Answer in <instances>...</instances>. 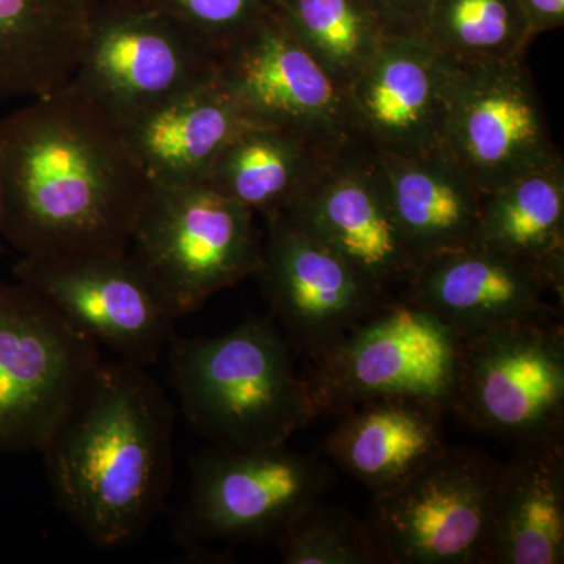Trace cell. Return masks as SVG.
I'll return each mask as SVG.
<instances>
[{
	"mask_svg": "<svg viewBox=\"0 0 564 564\" xmlns=\"http://www.w3.org/2000/svg\"><path fill=\"white\" fill-rule=\"evenodd\" d=\"M2 239L22 256L128 251L150 198L120 126L73 85L0 121Z\"/></svg>",
	"mask_w": 564,
	"mask_h": 564,
	"instance_id": "obj_1",
	"label": "cell"
},
{
	"mask_svg": "<svg viewBox=\"0 0 564 564\" xmlns=\"http://www.w3.org/2000/svg\"><path fill=\"white\" fill-rule=\"evenodd\" d=\"M173 403L147 367L101 361L41 452L58 507L90 543H133L161 513L173 474Z\"/></svg>",
	"mask_w": 564,
	"mask_h": 564,
	"instance_id": "obj_2",
	"label": "cell"
},
{
	"mask_svg": "<svg viewBox=\"0 0 564 564\" xmlns=\"http://www.w3.org/2000/svg\"><path fill=\"white\" fill-rule=\"evenodd\" d=\"M166 356L182 413L212 445L288 444L317 417L291 344L272 318H247L220 336L174 337Z\"/></svg>",
	"mask_w": 564,
	"mask_h": 564,
	"instance_id": "obj_3",
	"label": "cell"
},
{
	"mask_svg": "<svg viewBox=\"0 0 564 564\" xmlns=\"http://www.w3.org/2000/svg\"><path fill=\"white\" fill-rule=\"evenodd\" d=\"M128 251L180 321L254 276L262 234L251 210L209 185H152Z\"/></svg>",
	"mask_w": 564,
	"mask_h": 564,
	"instance_id": "obj_4",
	"label": "cell"
},
{
	"mask_svg": "<svg viewBox=\"0 0 564 564\" xmlns=\"http://www.w3.org/2000/svg\"><path fill=\"white\" fill-rule=\"evenodd\" d=\"M99 345L20 281L0 284V452H43L101 364Z\"/></svg>",
	"mask_w": 564,
	"mask_h": 564,
	"instance_id": "obj_5",
	"label": "cell"
},
{
	"mask_svg": "<svg viewBox=\"0 0 564 564\" xmlns=\"http://www.w3.org/2000/svg\"><path fill=\"white\" fill-rule=\"evenodd\" d=\"M462 340L399 295L315 356L306 378L315 414H340L367 400L410 397L451 411Z\"/></svg>",
	"mask_w": 564,
	"mask_h": 564,
	"instance_id": "obj_6",
	"label": "cell"
},
{
	"mask_svg": "<svg viewBox=\"0 0 564 564\" xmlns=\"http://www.w3.org/2000/svg\"><path fill=\"white\" fill-rule=\"evenodd\" d=\"M218 50L154 6L96 9L69 84L128 124L214 80Z\"/></svg>",
	"mask_w": 564,
	"mask_h": 564,
	"instance_id": "obj_7",
	"label": "cell"
},
{
	"mask_svg": "<svg viewBox=\"0 0 564 564\" xmlns=\"http://www.w3.org/2000/svg\"><path fill=\"white\" fill-rule=\"evenodd\" d=\"M500 473L488 455L447 445L404 484L373 496L366 524L381 562L488 564Z\"/></svg>",
	"mask_w": 564,
	"mask_h": 564,
	"instance_id": "obj_8",
	"label": "cell"
},
{
	"mask_svg": "<svg viewBox=\"0 0 564 564\" xmlns=\"http://www.w3.org/2000/svg\"><path fill=\"white\" fill-rule=\"evenodd\" d=\"M333 473L288 444L261 448L212 445L192 462L191 489L177 518L185 547L212 541H263L284 532L329 488Z\"/></svg>",
	"mask_w": 564,
	"mask_h": 564,
	"instance_id": "obj_9",
	"label": "cell"
},
{
	"mask_svg": "<svg viewBox=\"0 0 564 564\" xmlns=\"http://www.w3.org/2000/svg\"><path fill=\"white\" fill-rule=\"evenodd\" d=\"M214 82L252 126L300 133L333 154L367 147L347 93L273 10L218 50Z\"/></svg>",
	"mask_w": 564,
	"mask_h": 564,
	"instance_id": "obj_10",
	"label": "cell"
},
{
	"mask_svg": "<svg viewBox=\"0 0 564 564\" xmlns=\"http://www.w3.org/2000/svg\"><path fill=\"white\" fill-rule=\"evenodd\" d=\"M451 411L492 436L563 432V322H518L462 339Z\"/></svg>",
	"mask_w": 564,
	"mask_h": 564,
	"instance_id": "obj_11",
	"label": "cell"
},
{
	"mask_svg": "<svg viewBox=\"0 0 564 564\" xmlns=\"http://www.w3.org/2000/svg\"><path fill=\"white\" fill-rule=\"evenodd\" d=\"M13 274L121 361L152 366L176 337L177 318L129 251L22 256Z\"/></svg>",
	"mask_w": 564,
	"mask_h": 564,
	"instance_id": "obj_12",
	"label": "cell"
},
{
	"mask_svg": "<svg viewBox=\"0 0 564 564\" xmlns=\"http://www.w3.org/2000/svg\"><path fill=\"white\" fill-rule=\"evenodd\" d=\"M441 150L484 193L562 158L524 58L455 63Z\"/></svg>",
	"mask_w": 564,
	"mask_h": 564,
	"instance_id": "obj_13",
	"label": "cell"
},
{
	"mask_svg": "<svg viewBox=\"0 0 564 564\" xmlns=\"http://www.w3.org/2000/svg\"><path fill=\"white\" fill-rule=\"evenodd\" d=\"M265 226L254 278L288 343L310 358L395 299L285 215Z\"/></svg>",
	"mask_w": 564,
	"mask_h": 564,
	"instance_id": "obj_14",
	"label": "cell"
},
{
	"mask_svg": "<svg viewBox=\"0 0 564 564\" xmlns=\"http://www.w3.org/2000/svg\"><path fill=\"white\" fill-rule=\"evenodd\" d=\"M282 215L389 295H402L421 265L397 223L383 169L369 147L336 155Z\"/></svg>",
	"mask_w": 564,
	"mask_h": 564,
	"instance_id": "obj_15",
	"label": "cell"
},
{
	"mask_svg": "<svg viewBox=\"0 0 564 564\" xmlns=\"http://www.w3.org/2000/svg\"><path fill=\"white\" fill-rule=\"evenodd\" d=\"M455 62L426 32L389 33L347 99L359 137L378 154H430L443 148Z\"/></svg>",
	"mask_w": 564,
	"mask_h": 564,
	"instance_id": "obj_16",
	"label": "cell"
},
{
	"mask_svg": "<svg viewBox=\"0 0 564 564\" xmlns=\"http://www.w3.org/2000/svg\"><path fill=\"white\" fill-rule=\"evenodd\" d=\"M564 282L481 245L430 256L402 293L459 340L518 322H562Z\"/></svg>",
	"mask_w": 564,
	"mask_h": 564,
	"instance_id": "obj_17",
	"label": "cell"
},
{
	"mask_svg": "<svg viewBox=\"0 0 564 564\" xmlns=\"http://www.w3.org/2000/svg\"><path fill=\"white\" fill-rule=\"evenodd\" d=\"M440 404L410 397L367 400L344 411L326 441V454L340 469L380 496L404 484L445 444Z\"/></svg>",
	"mask_w": 564,
	"mask_h": 564,
	"instance_id": "obj_18",
	"label": "cell"
},
{
	"mask_svg": "<svg viewBox=\"0 0 564 564\" xmlns=\"http://www.w3.org/2000/svg\"><path fill=\"white\" fill-rule=\"evenodd\" d=\"M564 562L563 432L519 441L494 500L488 564Z\"/></svg>",
	"mask_w": 564,
	"mask_h": 564,
	"instance_id": "obj_19",
	"label": "cell"
},
{
	"mask_svg": "<svg viewBox=\"0 0 564 564\" xmlns=\"http://www.w3.org/2000/svg\"><path fill=\"white\" fill-rule=\"evenodd\" d=\"M252 126L212 80L120 126L152 185L204 184L212 163Z\"/></svg>",
	"mask_w": 564,
	"mask_h": 564,
	"instance_id": "obj_20",
	"label": "cell"
},
{
	"mask_svg": "<svg viewBox=\"0 0 564 564\" xmlns=\"http://www.w3.org/2000/svg\"><path fill=\"white\" fill-rule=\"evenodd\" d=\"M377 154L393 215L419 262L473 245L485 193L447 154Z\"/></svg>",
	"mask_w": 564,
	"mask_h": 564,
	"instance_id": "obj_21",
	"label": "cell"
},
{
	"mask_svg": "<svg viewBox=\"0 0 564 564\" xmlns=\"http://www.w3.org/2000/svg\"><path fill=\"white\" fill-rule=\"evenodd\" d=\"M98 0H0V98L65 87L80 61Z\"/></svg>",
	"mask_w": 564,
	"mask_h": 564,
	"instance_id": "obj_22",
	"label": "cell"
},
{
	"mask_svg": "<svg viewBox=\"0 0 564 564\" xmlns=\"http://www.w3.org/2000/svg\"><path fill=\"white\" fill-rule=\"evenodd\" d=\"M336 155L300 133L248 126L223 148L204 184L265 220L284 214Z\"/></svg>",
	"mask_w": 564,
	"mask_h": 564,
	"instance_id": "obj_23",
	"label": "cell"
},
{
	"mask_svg": "<svg viewBox=\"0 0 564 564\" xmlns=\"http://www.w3.org/2000/svg\"><path fill=\"white\" fill-rule=\"evenodd\" d=\"M474 243L536 263L564 282L563 158L485 193Z\"/></svg>",
	"mask_w": 564,
	"mask_h": 564,
	"instance_id": "obj_24",
	"label": "cell"
},
{
	"mask_svg": "<svg viewBox=\"0 0 564 564\" xmlns=\"http://www.w3.org/2000/svg\"><path fill=\"white\" fill-rule=\"evenodd\" d=\"M272 7L344 90L388 35L361 0H272Z\"/></svg>",
	"mask_w": 564,
	"mask_h": 564,
	"instance_id": "obj_25",
	"label": "cell"
},
{
	"mask_svg": "<svg viewBox=\"0 0 564 564\" xmlns=\"http://www.w3.org/2000/svg\"><path fill=\"white\" fill-rule=\"evenodd\" d=\"M426 35L458 65L518 61L533 41L518 0H433Z\"/></svg>",
	"mask_w": 564,
	"mask_h": 564,
	"instance_id": "obj_26",
	"label": "cell"
},
{
	"mask_svg": "<svg viewBox=\"0 0 564 564\" xmlns=\"http://www.w3.org/2000/svg\"><path fill=\"white\" fill-rule=\"evenodd\" d=\"M274 544L288 564L383 563L366 521L321 499L300 511Z\"/></svg>",
	"mask_w": 564,
	"mask_h": 564,
	"instance_id": "obj_27",
	"label": "cell"
},
{
	"mask_svg": "<svg viewBox=\"0 0 564 564\" xmlns=\"http://www.w3.org/2000/svg\"><path fill=\"white\" fill-rule=\"evenodd\" d=\"M221 50L273 10L272 0H150Z\"/></svg>",
	"mask_w": 564,
	"mask_h": 564,
	"instance_id": "obj_28",
	"label": "cell"
},
{
	"mask_svg": "<svg viewBox=\"0 0 564 564\" xmlns=\"http://www.w3.org/2000/svg\"><path fill=\"white\" fill-rule=\"evenodd\" d=\"M386 33L426 32L433 0H361Z\"/></svg>",
	"mask_w": 564,
	"mask_h": 564,
	"instance_id": "obj_29",
	"label": "cell"
},
{
	"mask_svg": "<svg viewBox=\"0 0 564 564\" xmlns=\"http://www.w3.org/2000/svg\"><path fill=\"white\" fill-rule=\"evenodd\" d=\"M534 36L563 28L564 0H518Z\"/></svg>",
	"mask_w": 564,
	"mask_h": 564,
	"instance_id": "obj_30",
	"label": "cell"
},
{
	"mask_svg": "<svg viewBox=\"0 0 564 564\" xmlns=\"http://www.w3.org/2000/svg\"><path fill=\"white\" fill-rule=\"evenodd\" d=\"M3 209H6V177H3L2 159H0V251L3 250V239H2Z\"/></svg>",
	"mask_w": 564,
	"mask_h": 564,
	"instance_id": "obj_31",
	"label": "cell"
},
{
	"mask_svg": "<svg viewBox=\"0 0 564 564\" xmlns=\"http://www.w3.org/2000/svg\"><path fill=\"white\" fill-rule=\"evenodd\" d=\"M99 6L109 7H139L150 6V0H98Z\"/></svg>",
	"mask_w": 564,
	"mask_h": 564,
	"instance_id": "obj_32",
	"label": "cell"
}]
</instances>
